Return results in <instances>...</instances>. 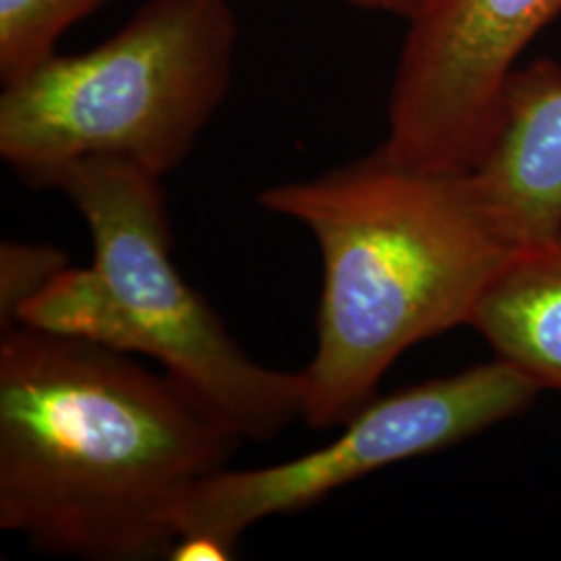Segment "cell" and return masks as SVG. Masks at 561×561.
I'll use <instances>...</instances> for the list:
<instances>
[{"mask_svg": "<svg viewBox=\"0 0 561 561\" xmlns=\"http://www.w3.org/2000/svg\"><path fill=\"white\" fill-rule=\"evenodd\" d=\"M238 547L221 541L213 535H181L173 542L167 560L171 561H227L236 558Z\"/></svg>", "mask_w": 561, "mask_h": 561, "instance_id": "11", "label": "cell"}, {"mask_svg": "<svg viewBox=\"0 0 561 561\" xmlns=\"http://www.w3.org/2000/svg\"><path fill=\"white\" fill-rule=\"evenodd\" d=\"M468 173L512 248L560 238V62L537 59L512 73L497 129Z\"/></svg>", "mask_w": 561, "mask_h": 561, "instance_id": "7", "label": "cell"}, {"mask_svg": "<svg viewBox=\"0 0 561 561\" xmlns=\"http://www.w3.org/2000/svg\"><path fill=\"white\" fill-rule=\"evenodd\" d=\"M90 229L94 261L62 271L20 324L146 356L241 442H271L301 419V373L252 360L181 277L161 180L119 159H85L57 181Z\"/></svg>", "mask_w": 561, "mask_h": 561, "instance_id": "3", "label": "cell"}, {"mask_svg": "<svg viewBox=\"0 0 561 561\" xmlns=\"http://www.w3.org/2000/svg\"><path fill=\"white\" fill-rule=\"evenodd\" d=\"M238 38L229 0H148L101 46L2 85V161L32 187H57L85 159L162 180L227 99Z\"/></svg>", "mask_w": 561, "mask_h": 561, "instance_id": "4", "label": "cell"}, {"mask_svg": "<svg viewBox=\"0 0 561 561\" xmlns=\"http://www.w3.org/2000/svg\"><path fill=\"white\" fill-rule=\"evenodd\" d=\"M539 391L520 370L495 358L377 396L321 449L262 468H222L202 481L181 510L178 537L201 533L238 547L250 526L306 510L391 463L477 437L522 414Z\"/></svg>", "mask_w": 561, "mask_h": 561, "instance_id": "5", "label": "cell"}, {"mask_svg": "<svg viewBox=\"0 0 561 561\" xmlns=\"http://www.w3.org/2000/svg\"><path fill=\"white\" fill-rule=\"evenodd\" d=\"M560 15L561 0H424L401 44L382 154L419 171H472L522 53Z\"/></svg>", "mask_w": 561, "mask_h": 561, "instance_id": "6", "label": "cell"}, {"mask_svg": "<svg viewBox=\"0 0 561 561\" xmlns=\"http://www.w3.org/2000/svg\"><path fill=\"white\" fill-rule=\"evenodd\" d=\"M468 327L539 389L561 393V236L512 250Z\"/></svg>", "mask_w": 561, "mask_h": 561, "instance_id": "8", "label": "cell"}, {"mask_svg": "<svg viewBox=\"0 0 561 561\" xmlns=\"http://www.w3.org/2000/svg\"><path fill=\"white\" fill-rule=\"evenodd\" d=\"M259 204L304 225L322 261L317 352L301 368V419L343 426L377 398L403 352L468 324L512 243L470 173L419 171L381 150L262 190Z\"/></svg>", "mask_w": 561, "mask_h": 561, "instance_id": "2", "label": "cell"}, {"mask_svg": "<svg viewBox=\"0 0 561 561\" xmlns=\"http://www.w3.org/2000/svg\"><path fill=\"white\" fill-rule=\"evenodd\" d=\"M241 439L164 373L18 324L0 340V526L44 553L167 560Z\"/></svg>", "mask_w": 561, "mask_h": 561, "instance_id": "1", "label": "cell"}, {"mask_svg": "<svg viewBox=\"0 0 561 561\" xmlns=\"http://www.w3.org/2000/svg\"><path fill=\"white\" fill-rule=\"evenodd\" d=\"M67 256L46 243L4 240L0 245V324H20L21 310L67 271Z\"/></svg>", "mask_w": 561, "mask_h": 561, "instance_id": "10", "label": "cell"}, {"mask_svg": "<svg viewBox=\"0 0 561 561\" xmlns=\"http://www.w3.org/2000/svg\"><path fill=\"white\" fill-rule=\"evenodd\" d=\"M106 0H0V80H20L57 55L60 36Z\"/></svg>", "mask_w": 561, "mask_h": 561, "instance_id": "9", "label": "cell"}, {"mask_svg": "<svg viewBox=\"0 0 561 561\" xmlns=\"http://www.w3.org/2000/svg\"><path fill=\"white\" fill-rule=\"evenodd\" d=\"M345 2L352 7L364 9V11L391 13V15H400V18L410 20L424 0H345Z\"/></svg>", "mask_w": 561, "mask_h": 561, "instance_id": "12", "label": "cell"}]
</instances>
